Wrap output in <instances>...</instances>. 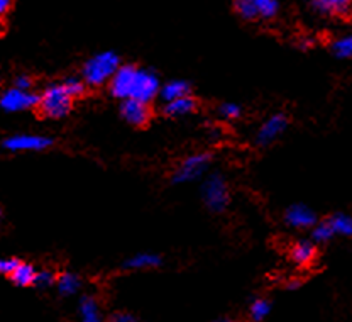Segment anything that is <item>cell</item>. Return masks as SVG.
<instances>
[{"label": "cell", "instance_id": "1", "mask_svg": "<svg viewBox=\"0 0 352 322\" xmlns=\"http://www.w3.org/2000/svg\"><path fill=\"white\" fill-rule=\"evenodd\" d=\"M120 68V56L116 51H102L85 61L82 69V80L85 85L102 87L112 80Z\"/></svg>", "mask_w": 352, "mask_h": 322}, {"label": "cell", "instance_id": "2", "mask_svg": "<svg viewBox=\"0 0 352 322\" xmlns=\"http://www.w3.org/2000/svg\"><path fill=\"white\" fill-rule=\"evenodd\" d=\"M201 200L205 207L214 214H222L230 206V189L226 177L220 171L207 175L201 184Z\"/></svg>", "mask_w": 352, "mask_h": 322}, {"label": "cell", "instance_id": "3", "mask_svg": "<svg viewBox=\"0 0 352 322\" xmlns=\"http://www.w3.org/2000/svg\"><path fill=\"white\" fill-rule=\"evenodd\" d=\"M72 105L73 98L69 97L61 83H53V85L46 87V90L39 95V111L43 116L51 117V119H61V117L68 116Z\"/></svg>", "mask_w": 352, "mask_h": 322}, {"label": "cell", "instance_id": "4", "mask_svg": "<svg viewBox=\"0 0 352 322\" xmlns=\"http://www.w3.org/2000/svg\"><path fill=\"white\" fill-rule=\"evenodd\" d=\"M210 163L212 153L208 151H201L195 153V155L186 156V158L176 167V170L173 171V177H171V182H173L175 185L192 184V182L204 177V173L208 170Z\"/></svg>", "mask_w": 352, "mask_h": 322}, {"label": "cell", "instance_id": "5", "mask_svg": "<svg viewBox=\"0 0 352 322\" xmlns=\"http://www.w3.org/2000/svg\"><path fill=\"white\" fill-rule=\"evenodd\" d=\"M160 90H161L160 76H157L153 69H148V68L135 69L134 83H132L129 98L149 105L154 98L160 95Z\"/></svg>", "mask_w": 352, "mask_h": 322}, {"label": "cell", "instance_id": "6", "mask_svg": "<svg viewBox=\"0 0 352 322\" xmlns=\"http://www.w3.org/2000/svg\"><path fill=\"white\" fill-rule=\"evenodd\" d=\"M288 116L285 112H276V114L270 116L261 124L256 134V144L258 146H270L276 141L278 138L283 136L285 131L288 129Z\"/></svg>", "mask_w": 352, "mask_h": 322}, {"label": "cell", "instance_id": "7", "mask_svg": "<svg viewBox=\"0 0 352 322\" xmlns=\"http://www.w3.org/2000/svg\"><path fill=\"white\" fill-rule=\"evenodd\" d=\"M39 105V95L34 92H24L19 89H9L2 94L0 97V107L6 112H21L28 111V109L38 107Z\"/></svg>", "mask_w": 352, "mask_h": 322}, {"label": "cell", "instance_id": "8", "mask_svg": "<svg viewBox=\"0 0 352 322\" xmlns=\"http://www.w3.org/2000/svg\"><path fill=\"white\" fill-rule=\"evenodd\" d=\"M50 146H53V139L47 136H36V134H16L3 141V148L12 153L43 151Z\"/></svg>", "mask_w": 352, "mask_h": 322}, {"label": "cell", "instance_id": "9", "mask_svg": "<svg viewBox=\"0 0 352 322\" xmlns=\"http://www.w3.org/2000/svg\"><path fill=\"white\" fill-rule=\"evenodd\" d=\"M135 69L138 67H134V65H120V68L117 69L116 75L109 82V90L112 97L119 98V100H129Z\"/></svg>", "mask_w": 352, "mask_h": 322}, {"label": "cell", "instance_id": "10", "mask_svg": "<svg viewBox=\"0 0 352 322\" xmlns=\"http://www.w3.org/2000/svg\"><path fill=\"white\" fill-rule=\"evenodd\" d=\"M285 222L292 229H311L318 222L317 214L305 204H293L285 211Z\"/></svg>", "mask_w": 352, "mask_h": 322}, {"label": "cell", "instance_id": "11", "mask_svg": "<svg viewBox=\"0 0 352 322\" xmlns=\"http://www.w3.org/2000/svg\"><path fill=\"white\" fill-rule=\"evenodd\" d=\"M120 116L131 126L142 127L151 120V109L148 104L129 98V100H122V104H120Z\"/></svg>", "mask_w": 352, "mask_h": 322}, {"label": "cell", "instance_id": "12", "mask_svg": "<svg viewBox=\"0 0 352 322\" xmlns=\"http://www.w3.org/2000/svg\"><path fill=\"white\" fill-rule=\"evenodd\" d=\"M310 9L322 17H347L352 14V3L347 0H314Z\"/></svg>", "mask_w": 352, "mask_h": 322}, {"label": "cell", "instance_id": "13", "mask_svg": "<svg viewBox=\"0 0 352 322\" xmlns=\"http://www.w3.org/2000/svg\"><path fill=\"white\" fill-rule=\"evenodd\" d=\"M188 95H192V85H190V82L182 78L170 80V82L164 83L160 90V97L163 98L164 104L178 100V98L188 97Z\"/></svg>", "mask_w": 352, "mask_h": 322}, {"label": "cell", "instance_id": "14", "mask_svg": "<svg viewBox=\"0 0 352 322\" xmlns=\"http://www.w3.org/2000/svg\"><path fill=\"white\" fill-rule=\"evenodd\" d=\"M317 256V246L311 241H296L292 248H289V258L293 263L303 266L310 265Z\"/></svg>", "mask_w": 352, "mask_h": 322}, {"label": "cell", "instance_id": "15", "mask_svg": "<svg viewBox=\"0 0 352 322\" xmlns=\"http://www.w3.org/2000/svg\"><path fill=\"white\" fill-rule=\"evenodd\" d=\"M163 263V258L156 253H138L127 258L122 263V270H151L157 268Z\"/></svg>", "mask_w": 352, "mask_h": 322}, {"label": "cell", "instance_id": "16", "mask_svg": "<svg viewBox=\"0 0 352 322\" xmlns=\"http://www.w3.org/2000/svg\"><path fill=\"white\" fill-rule=\"evenodd\" d=\"M78 312L82 322H107L104 319V314H102L97 299L91 297V295L82 297V300H80Z\"/></svg>", "mask_w": 352, "mask_h": 322}, {"label": "cell", "instance_id": "17", "mask_svg": "<svg viewBox=\"0 0 352 322\" xmlns=\"http://www.w3.org/2000/svg\"><path fill=\"white\" fill-rule=\"evenodd\" d=\"M197 105H198L197 98L192 97V95H188V97H183V98H178V100H173V102H168V104H164L163 112L168 117H182V116H186V114H192V112H195Z\"/></svg>", "mask_w": 352, "mask_h": 322}, {"label": "cell", "instance_id": "18", "mask_svg": "<svg viewBox=\"0 0 352 322\" xmlns=\"http://www.w3.org/2000/svg\"><path fill=\"white\" fill-rule=\"evenodd\" d=\"M56 287L63 297H69V295H75L82 288V278L73 272H65L58 275Z\"/></svg>", "mask_w": 352, "mask_h": 322}, {"label": "cell", "instance_id": "19", "mask_svg": "<svg viewBox=\"0 0 352 322\" xmlns=\"http://www.w3.org/2000/svg\"><path fill=\"white\" fill-rule=\"evenodd\" d=\"M330 228H332L333 234H339L344 237H352V217L351 215L344 214V212H337L327 217Z\"/></svg>", "mask_w": 352, "mask_h": 322}, {"label": "cell", "instance_id": "20", "mask_svg": "<svg viewBox=\"0 0 352 322\" xmlns=\"http://www.w3.org/2000/svg\"><path fill=\"white\" fill-rule=\"evenodd\" d=\"M36 278V270L34 266L29 265V263H19L17 268L14 270L10 280L14 281V285L17 287H29V285H34Z\"/></svg>", "mask_w": 352, "mask_h": 322}, {"label": "cell", "instance_id": "21", "mask_svg": "<svg viewBox=\"0 0 352 322\" xmlns=\"http://www.w3.org/2000/svg\"><path fill=\"white\" fill-rule=\"evenodd\" d=\"M330 53L340 60H351L352 58V34H346L342 38H336L330 43Z\"/></svg>", "mask_w": 352, "mask_h": 322}, {"label": "cell", "instance_id": "22", "mask_svg": "<svg viewBox=\"0 0 352 322\" xmlns=\"http://www.w3.org/2000/svg\"><path fill=\"white\" fill-rule=\"evenodd\" d=\"M232 7H234V12H236L242 21L259 19L256 0H236V2L232 3Z\"/></svg>", "mask_w": 352, "mask_h": 322}, {"label": "cell", "instance_id": "23", "mask_svg": "<svg viewBox=\"0 0 352 322\" xmlns=\"http://www.w3.org/2000/svg\"><path fill=\"white\" fill-rule=\"evenodd\" d=\"M333 236H336V234H333L332 228H330L327 219H325V221H318L317 224L311 228V243H314L315 246H317V244L329 243Z\"/></svg>", "mask_w": 352, "mask_h": 322}, {"label": "cell", "instance_id": "24", "mask_svg": "<svg viewBox=\"0 0 352 322\" xmlns=\"http://www.w3.org/2000/svg\"><path fill=\"white\" fill-rule=\"evenodd\" d=\"M271 312V302L264 297H258L251 302L249 305V317L252 322H261L267 314Z\"/></svg>", "mask_w": 352, "mask_h": 322}, {"label": "cell", "instance_id": "25", "mask_svg": "<svg viewBox=\"0 0 352 322\" xmlns=\"http://www.w3.org/2000/svg\"><path fill=\"white\" fill-rule=\"evenodd\" d=\"M256 6H258V16L259 19L271 21L280 14V2L278 0H256Z\"/></svg>", "mask_w": 352, "mask_h": 322}, {"label": "cell", "instance_id": "26", "mask_svg": "<svg viewBox=\"0 0 352 322\" xmlns=\"http://www.w3.org/2000/svg\"><path fill=\"white\" fill-rule=\"evenodd\" d=\"M61 85L65 87V90L72 98L82 97L87 89L85 82H83L82 78H76V76H68V78H65L63 82H61Z\"/></svg>", "mask_w": 352, "mask_h": 322}, {"label": "cell", "instance_id": "27", "mask_svg": "<svg viewBox=\"0 0 352 322\" xmlns=\"http://www.w3.org/2000/svg\"><path fill=\"white\" fill-rule=\"evenodd\" d=\"M219 116L226 120H237L242 116V109L239 104H234V102H223L219 105Z\"/></svg>", "mask_w": 352, "mask_h": 322}, {"label": "cell", "instance_id": "28", "mask_svg": "<svg viewBox=\"0 0 352 322\" xmlns=\"http://www.w3.org/2000/svg\"><path fill=\"white\" fill-rule=\"evenodd\" d=\"M56 275H54V272H51V270L44 268L41 272H36V278H34V285L39 288H50L53 287L54 283H56Z\"/></svg>", "mask_w": 352, "mask_h": 322}, {"label": "cell", "instance_id": "29", "mask_svg": "<svg viewBox=\"0 0 352 322\" xmlns=\"http://www.w3.org/2000/svg\"><path fill=\"white\" fill-rule=\"evenodd\" d=\"M19 259L16 258H0V275H12L14 270L19 265Z\"/></svg>", "mask_w": 352, "mask_h": 322}, {"label": "cell", "instance_id": "30", "mask_svg": "<svg viewBox=\"0 0 352 322\" xmlns=\"http://www.w3.org/2000/svg\"><path fill=\"white\" fill-rule=\"evenodd\" d=\"M109 322H139V319L135 316H132L131 312H113L112 316L109 317Z\"/></svg>", "mask_w": 352, "mask_h": 322}, {"label": "cell", "instance_id": "31", "mask_svg": "<svg viewBox=\"0 0 352 322\" xmlns=\"http://www.w3.org/2000/svg\"><path fill=\"white\" fill-rule=\"evenodd\" d=\"M16 89L24 90V92H31L32 90V80L28 75H19L16 78Z\"/></svg>", "mask_w": 352, "mask_h": 322}, {"label": "cell", "instance_id": "32", "mask_svg": "<svg viewBox=\"0 0 352 322\" xmlns=\"http://www.w3.org/2000/svg\"><path fill=\"white\" fill-rule=\"evenodd\" d=\"M10 7H12V2H9V0H0V19L9 12Z\"/></svg>", "mask_w": 352, "mask_h": 322}, {"label": "cell", "instance_id": "33", "mask_svg": "<svg viewBox=\"0 0 352 322\" xmlns=\"http://www.w3.org/2000/svg\"><path fill=\"white\" fill-rule=\"evenodd\" d=\"M302 287V281L296 280V278H292V280H288V283H286V288L288 290H296V288Z\"/></svg>", "mask_w": 352, "mask_h": 322}, {"label": "cell", "instance_id": "34", "mask_svg": "<svg viewBox=\"0 0 352 322\" xmlns=\"http://www.w3.org/2000/svg\"><path fill=\"white\" fill-rule=\"evenodd\" d=\"M311 45H314V41H310V39H305V41L300 43V46H302L303 50H307V47H310Z\"/></svg>", "mask_w": 352, "mask_h": 322}, {"label": "cell", "instance_id": "35", "mask_svg": "<svg viewBox=\"0 0 352 322\" xmlns=\"http://www.w3.org/2000/svg\"><path fill=\"white\" fill-rule=\"evenodd\" d=\"M215 322H237V321L230 319V317H222V319H219V321H215Z\"/></svg>", "mask_w": 352, "mask_h": 322}]
</instances>
